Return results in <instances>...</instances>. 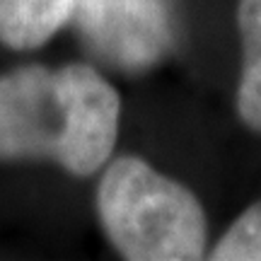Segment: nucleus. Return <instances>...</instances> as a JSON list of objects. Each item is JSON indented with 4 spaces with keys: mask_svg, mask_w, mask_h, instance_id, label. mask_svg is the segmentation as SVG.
<instances>
[{
    "mask_svg": "<svg viewBox=\"0 0 261 261\" xmlns=\"http://www.w3.org/2000/svg\"><path fill=\"white\" fill-rule=\"evenodd\" d=\"M213 261H261V198L237 213L225 232L211 244Z\"/></svg>",
    "mask_w": 261,
    "mask_h": 261,
    "instance_id": "obj_5",
    "label": "nucleus"
},
{
    "mask_svg": "<svg viewBox=\"0 0 261 261\" xmlns=\"http://www.w3.org/2000/svg\"><path fill=\"white\" fill-rule=\"evenodd\" d=\"M121 114V92L87 61L15 65L0 73V160L94 177L116 152Z\"/></svg>",
    "mask_w": 261,
    "mask_h": 261,
    "instance_id": "obj_1",
    "label": "nucleus"
},
{
    "mask_svg": "<svg viewBox=\"0 0 261 261\" xmlns=\"http://www.w3.org/2000/svg\"><path fill=\"white\" fill-rule=\"evenodd\" d=\"M94 211L107 242L126 261H198L211 249L198 196L136 152L99 169Z\"/></svg>",
    "mask_w": 261,
    "mask_h": 261,
    "instance_id": "obj_2",
    "label": "nucleus"
},
{
    "mask_svg": "<svg viewBox=\"0 0 261 261\" xmlns=\"http://www.w3.org/2000/svg\"><path fill=\"white\" fill-rule=\"evenodd\" d=\"M234 24L240 39L234 114L249 133L261 136V0H237Z\"/></svg>",
    "mask_w": 261,
    "mask_h": 261,
    "instance_id": "obj_4",
    "label": "nucleus"
},
{
    "mask_svg": "<svg viewBox=\"0 0 261 261\" xmlns=\"http://www.w3.org/2000/svg\"><path fill=\"white\" fill-rule=\"evenodd\" d=\"M77 0H0V44L37 51L73 22Z\"/></svg>",
    "mask_w": 261,
    "mask_h": 261,
    "instance_id": "obj_3",
    "label": "nucleus"
}]
</instances>
